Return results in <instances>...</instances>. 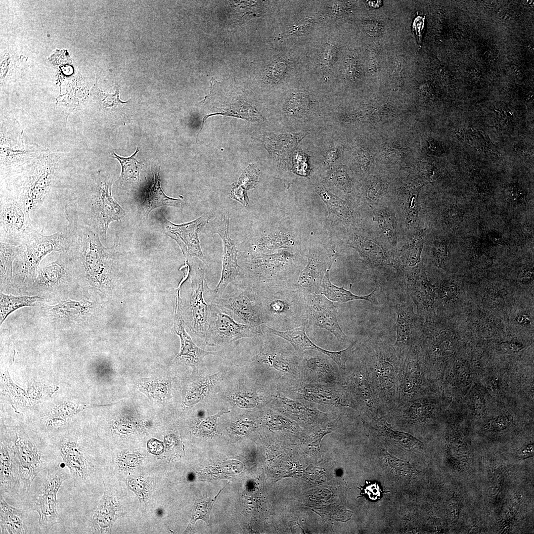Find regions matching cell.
<instances>
[{
	"label": "cell",
	"mask_w": 534,
	"mask_h": 534,
	"mask_svg": "<svg viewBox=\"0 0 534 534\" xmlns=\"http://www.w3.org/2000/svg\"><path fill=\"white\" fill-rule=\"evenodd\" d=\"M46 152L20 169L1 176V190L16 200L44 230L66 201L57 192L60 176L57 153Z\"/></svg>",
	"instance_id": "6da1fadb"
},
{
	"label": "cell",
	"mask_w": 534,
	"mask_h": 534,
	"mask_svg": "<svg viewBox=\"0 0 534 534\" xmlns=\"http://www.w3.org/2000/svg\"><path fill=\"white\" fill-rule=\"evenodd\" d=\"M359 358L368 372L381 413H391L399 403V375L403 361L393 345L380 338H372L360 347Z\"/></svg>",
	"instance_id": "7a4b0ae2"
},
{
	"label": "cell",
	"mask_w": 534,
	"mask_h": 534,
	"mask_svg": "<svg viewBox=\"0 0 534 534\" xmlns=\"http://www.w3.org/2000/svg\"><path fill=\"white\" fill-rule=\"evenodd\" d=\"M111 187L108 179L98 176L90 191L71 195L65 207L67 221L88 226L106 239L110 223L121 221L125 215V211L112 196Z\"/></svg>",
	"instance_id": "3957f363"
},
{
	"label": "cell",
	"mask_w": 534,
	"mask_h": 534,
	"mask_svg": "<svg viewBox=\"0 0 534 534\" xmlns=\"http://www.w3.org/2000/svg\"><path fill=\"white\" fill-rule=\"evenodd\" d=\"M19 432L16 445L19 470L12 493L22 500L28 497L32 483L39 473L55 467L62 460L53 443L44 442L25 431Z\"/></svg>",
	"instance_id": "277c9868"
},
{
	"label": "cell",
	"mask_w": 534,
	"mask_h": 534,
	"mask_svg": "<svg viewBox=\"0 0 534 534\" xmlns=\"http://www.w3.org/2000/svg\"><path fill=\"white\" fill-rule=\"evenodd\" d=\"M254 298L263 324L272 327L278 324L291 330L307 322L306 295L295 290L294 286L262 288L258 290Z\"/></svg>",
	"instance_id": "5b68a950"
},
{
	"label": "cell",
	"mask_w": 534,
	"mask_h": 534,
	"mask_svg": "<svg viewBox=\"0 0 534 534\" xmlns=\"http://www.w3.org/2000/svg\"><path fill=\"white\" fill-rule=\"evenodd\" d=\"M386 295L397 314L393 346L403 361L410 347L418 340L424 319L414 312V305L401 281L388 288Z\"/></svg>",
	"instance_id": "8992f818"
},
{
	"label": "cell",
	"mask_w": 534,
	"mask_h": 534,
	"mask_svg": "<svg viewBox=\"0 0 534 534\" xmlns=\"http://www.w3.org/2000/svg\"><path fill=\"white\" fill-rule=\"evenodd\" d=\"M85 441L81 434L73 431L57 435L53 443L73 480L74 487L81 492L86 491L95 471L93 456Z\"/></svg>",
	"instance_id": "52a82bcc"
},
{
	"label": "cell",
	"mask_w": 534,
	"mask_h": 534,
	"mask_svg": "<svg viewBox=\"0 0 534 534\" xmlns=\"http://www.w3.org/2000/svg\"><path fill=\"white\" fill-rule=\"evenodd\" d=\"M43 233V230L16 200L0 191V242L25 245Z\"/></svg>",
	"instance_id": "ba28073f"
},
{
	"label": "cell",
	"mask_w": 534,
	"mask_h": 534,
	"mask_svg": "<svg viewBox=\"0 0 534 534\" xmlns=\"http://www.w3.org/2000/svg\"><path fill=\"white\" fill-rule=\"evenodd\" d=\"M61 462L47 470V475L38 490L29 499L32 510L39 516V524L45 533L58 523L57 494L62 483L71 478L68 468Z\"/></svg>",
	"instance_id": "9c48e42d"
},
{
	"label": "cell",
	"mask_w": 534,
	"mask_h": 534,
	"mask_svg": "<svg viewBox=\"0 0 534 534\" xmlns=\"http://www.w3.org/2000/svg\"><path fill=\"white\" fill-rule=\"evenodd\" d=\"M71 240V233L66 226L63 230L50 235L41 234L26 244L25 250L16 257V274L23 278L34 275L41 261L47 255L66 251Z\"/></svg>",
	"instance_id": "30bf717a"
},
{
	"label": "cell",
	"mask_w": 534,
	"mask_h": 534,
	"mask_svg": "<svg viewBox=\"0 0 534 534\" xmlns=\"http://www.w3.org/2000/svg\"><path fill=\"white\" fill-rule=\"evenodd\" d=\"M211 289L208 287L205 271L198 267L191 274L187 318L190 329L198 336L204 338L209 327L212 307Z\"/></svg>",
	"instance_id": "8fae6325"
},
{
	"label": "cell",
	"mask_w": 534,
	"mask_h": 534,
	"mask_svg": "<svg viewBox=\"0 0 534 534\" xmlns=\"http://www.w3.org/2000/svg\"><path fill=\"white\" fill-rule=\"evenodd\" d=\"M403 271L401 280L415 306L417 314L426 321L437 319L435 311L436 287L427 278L422 267H400Z\"/></svg>",
	"instance_id": "7c38bea8"
},
{
	"label": "cell",
	"mask_w": 534,
	"mask_h": 534,
	"mask_svg": "<svg viewBox=\"0 0 534 534\" xmlns=\"http://www.w3.org/2000/svg\"><path fill=\"white\" fill-rule=\"evenodd\" d=\"M345 386L358 407V412L378 418L381 413L378 401L363 363L358 358L357 362L342 370Z\"/></svg>",
	"instance_id": "4fadbf2b"
},
{
	"label": "cell",
	"mask_w": 534,
	"mask_h": 534,
	"mask_svg": "<svg viewBox=\"0 0 534 534\" xmlns=\"http://www.w3.org/2000/svg\"><path fill=\"white\" fill-rule=\"evenodd\" d=\"M9 130L5 126L1 128L0 157L1 175L15 171L25 166L43 153L49 151L38 145H27L22 139V132Z\"/></svg>",
	"instance_id": "5bb4252c"
},
{
	"label": "cell",
	"mask_w": 534,
	"mask_h": 534,
	"mask_svg": "<svg viewBox=\"0 0 534 534\" xmlns=\"http://www.w3.org/2000/svg\"><path fill=\"white\" fill-rule=\"evenodd\" d=\"M286 388L288 394L295 399L324 406L352 408L358 412L356 402L345 387H331L300 381Z\"/></svg>",
	"instance_id": "9a60e30c"
},
{
	"label": "cell",
	"mask_w": 534,
	"mask_h": 534,
	"mask_svg": "<svg viewBox=\"0 0 534 534\" xmlns=\"http://www.w3.org/2000/svg\"><path fill=\"white\" fill-rule=\"evenodd\" d=\"M214 233L218 234L222 241V270L220 281L214 290V297H221L225 289L240 274L237 263L238 251L229 234V214L227 210L219 213L212 222Z\"/></svg>",
	"instance_id": "2e32d148"
},
{
	"label": "cell",
	"mask_w": 534,
	"mask_h": 534,
	"mask_svg": "<svg viewBox=\"0 0 534 534\" xmlns=\"http://www.w3.org/2000/svg\"><path fill=\"white\" fill-rule=\"evenodd\" d=\"M261 328L236 322L214 303L204 339L209 345L229 343L241 338L257 336L261 333Z\"/></svg>",
	"instance_id": "e0dca14e"
},
{
	"label": "cell",
	"mask_w": 534,
	"mask_h": 534,
	"mask_svg": "<svg viewBox=\"0 0 534 534\" xmlns=\"http://www.w3.org/2000/svg\"><path fill=\"white\" fill-rule=\"evenodd\" d=\"M212 216L206 213L193 221L179 224L172 223L162 216L161 222L165 233L177 242L186 259L195 257L204 262L198 233Z\"/></svg>",
	"instance_id": "ac0fdd59"
},
{
	"label": "cell",
	"mask_w": 534,
	"mask_h": 534,
	"mask_svg": "<svg viewBox=\"0 0 534 534\" xmlns=\"http://www.w3.org/2000/svg\"><path fill=\"white\" fill-rule=\"evenodd\" d=\"M324 355L320 352L300 354V381L331 387H345L341 373Z\"/></svg>",
	"instance_id": "d6986e66"
},
{
	"label": "cell",
	"mask_w": 534,
	"mask_h": 534,
	"mask_svg": "<svg viewBox=\"0 0 534 534\" xmlns=\"http://www.w3.org/2000/svg\"><path fill=\"white\" fill-rule=\"evenodd\" d=\"M306 324V323H303L295 328L285 331L273 329L264 324L262 325V327L267 332L288 341L298 354H300L306 350L319 352L335 362L339 369L345 370L356 341L352 343L349 347L343 350L336 352L326 350L315 344L309 338L305 331Z\"/></svg>",
	"instance_id": "ffe728a7"
},
{
	"label": "cell",
	"mask_w": 534,
	"mask_h": 534,
	"mask_svg": "<svg viewBox=\"0 0 534 534\" xmlns=\"http://www.w3.org/2000/svg\"><path fill=\"white\" fill-rule=\"evenodd\" d=\"M306 296L308 324L326 330L339 342H345L347 337L339 324L337 308L333 302L322 294H308Z\"/></svg>",
	"instance_id": "44dd1931"
},
{
	"label": "cell",
	"mask_w": 534,
	"mask_h": 534,
	"mask_svg": "<svg viewBox=\"0 0 534 534\" xmlns=\"http://www.w3.org/2000/svg\"><path fill=\"white\" fill-rule=\"evenodd\" d=\"M422 357L417 341L409 349L400 367L399 404L419 398L422 384Z\"/></svg>",
	"instance_id": "7402d4cb"
},
{
	"label": "cell",
	"mask_w": 534,
	"mask_h": 534,
	"mask_svg": "<svg viewBox=\"0 0 534 534\" xmlns=\"http://www.w3.org/2000/svg\"><path fill=\"white\" fill-rule=\"evenodd\" d=\"M290 350L281 349L277 346H267L254 357L259 363L269 367L287 376L294 384L301 381L300 354Z\"/></svg>",
	"instance_id": "603a6c76"
},
{
	"label": "cell",
	"mask_w": 534,
	"mask_h": 534,
	"mask_svg": "<svg viewBox=\"0 0 534 534\" xmlns=\"http://www.w3.org/2000/svg\"><path fill=\"white\" fill-rule=\"evenodd\" d=\"M275 400L280 413L296 421L312 424L329 418V414L323 412L310 402L292 399L282 394L275 397Z\"/></svg>",
	"instance_id": "cb8c5ba5"
},
{
	"label": "cell",
	"mask_w": 534,
	"mask_h": 534,
	"mask_svg": "<svg viewBox=\"0 0 534 534\" xmlns=\"http://www.w3.org/2000/svg\"><path fill=\"white\" fill-rule=\"evenodd\" d=\"M2 435L0 453V492L12 493L19 474V462L16 445Z\"/></svg>",
	"instance_id": "d4e9b609"
},
{
	"label": "cell",
	"mask_w": 534,
	"mask_h": 534,
	"mask_svg": "<svg viewBox=\"0 0 534 534\" xmlns=\"http://www.w3.org/2000/svg\"><path fill=\"white\" fill-rule=\"evenodd\" d=\"M212 301L221 309L232 312L245 324L256 327L263 325L255 298L253 301L245 292L229 298H213Z\"/></svg>",
	"instance_id": "484cf974"
},
{
	"label": "cell",
	"mask_w": 534,
	"mask_h": 534,
	"mask_svg": "<svg viewBox=\"0 0 534 534\" xmlns=\"http://www.w3.org/2000/svg\"><path fill=\"white\" fill-rule=\"evenodd\" d=\"M103 484L104 494L89 524V529L92 533H110L119 515V504L114 491L105 482H103Z\"/></svg>",
	"instance_id": "4316f807"
},
{
	"label": "cell",
	"mask_w": 534,
	"mask_h": 534,
	"mask_svg": "<svg viewBox=\"0 0 534 534\" xmlns=\"http://www.w3.org/2000/svg\"><path fill=\"white\" fill-rule=\"evenodd\" d=\"M160 169L156 170L151 184L144 191L138 201L137 209L143 219H147L154 209L164 206L180 208L182 206L181 199H176L167 196L163 192L160 184Z\"/></svg>",
	"instance_id": "83f0119b"
},
{
	"label": "cell",
	"mask_w": 534,
	"mask_h": 534,
	"mask_svg": "<svg viewBox=\"0 0 534 534\" xmlns=\"http://www.w3.org/2000/svg\"><path fill=\"white\" fill-rule=\"evenodd\" d=\"M332 265H329L322 281L320 294L324 295L331 301L345 303L354 300H365L375 305L385 304L387 301L386 293L383 288L376 286L374 290L369 294L359 296L353 294L351 290L338 287L332 284L329 279V270Z\"/></svg>",
	"instance_id": "f1b7e54d"
},
{
	"label": "cell",
	"mask_w": 534,
	"mask_h": 534,
	"mask_svg": "<svg viewBox=\"0 0 534 534\" xmlns=\"http://www.w3.org/2000/svg\"><path fill=\"white\" fill-rule=\"evenodd\" d=\"M180 288H178L174 318V329L179 336L180 350L178 357L184 358L192 363H198L206 356L216 355L217 352L204 351L197 346L192 341L184 328V321L181 312Z\"/></svg>",
	"instance_id": "f546056e"
},
{
	"label": "cell",
	"mask_w": 534,
	"mask_h": 534,
	"mask_svg": "<svg viewBox=\"0 0 534 534\" xmlns=\"http://www.w3.org/2000/svg\"><path fill=\"white\" fill-rule=\"evenodd\" d=\"M292 257V255L285 252L270 255H256L252 257L249 260V267L257 278L266 282L272 279L284 270L290 263Z\"/></svg>",
	"instance_id": "4dcf8cb0"
},
{
	"label": "cell",
	"mask_w": 534,
	"mask_h": 534,
	"mask_svg": "<svg viewBox=\"0 0 534 534\" xmlns=\"http://www.w3.org/2000/svg\"><path fill=\"white\" fill-rule=\"evenodd\" d=\"M308 263L300 273L293 286L295 290L305 295L320 294L323 274L329 265L312 256L308 257Z\"/></svg>",
	"instance_id": "1f68e13d"
},
{
	"label": "cell",
	"mask_w": 534,
	"mask_h": 534,
	"mask_svg": "<svg viewBox=\"0 0 534 534\" xmlns=\"http://www.w3.org/2000/svg\"><path fill=\"white\" fill-rule=\"evenodd\" d=\"M0 527L1 534H28V512L9 505L0 494Z\"/></svg>",
	"instance_id": "d6a6232c"
},
{
	"label": "cell",
	"mask_w": 534,
	"mask_h": 534,
	"mask_svg": "<svg viewBox=\"0 0 534 534\" xmlns=\"http://www.w3.org/2000/svg\"><path fill=\"white\" fill-rule=\"evenodd\" d=\"M356 249L361 257L372 267L399 266L382 246L376 242L358 236L355 238Z\"/></svg>",
	"instance_id": "836d02e7"
},
{
	"label": "cell",
	"mask_w": 534,
	"mask_h": 534,
	"mask_svg": "<svg viewBox=\"0 0 534 534\" xmlns=\"http://www.w3.org/2000/svg\"><path fill=\"white\" fill-rule=\"evenodd\" d=\"M138 151V148L136 147L134 153L128 158L121 157L114 152L112 153L113 157L117 159L121 166L122 171L119 178L121 183H135L140 180L143 164L136 158Z\"/></svg>",
	"instance_id": "e575fe53"
},
{
	"label": "cell",
	"mask_w": 534,
	"mask_h": 534,
	"mask_svg": "<svg viewBox=\"0 0 534 534\" xmlns=\"http://www.w3.org/2000/svg\"><path fill=\"white\" fill-rule=\"evenodd\" d=\"M38 296H15L0 293V324L4 321L8 314L15 310L24 306H32L41 300Z\"/></svg>",
	"instance_id": "d590c367"
},
{
	"label": "cell",
	"mask_w": 534,
	"mask_h": 534,
	"mask_svg": "<svg viewBox=\"0 0 534 534\" xmlns=\"http://www.w3.org/2000/svg\"><path fill=\"white\" fill-rule=\"evenodd\" d=\"M25 249V245L14 246L0 243L1 280L5 281L11 278L13 262Z\"/></svg>",
	"instance_id": "8d00e7d4"
},
{
	"label": "cell",
	"mask_w": 534,
	"mask_h": 534,
	"mask_svg": "<svg viewBox=\"0 0 534 534\" xmlns=\"http://www.w3.org/2000/svg\"><path fill=\"white\" fill-rule=\"evenodd\" d=\"M223 488L222 489L214 498H198L196 500L193 506L190 521L184 533L195 532V523L197 520H202L208 525L209 524L211 511L214 503Z\"/></svg>",
	"instance_id": "74e56055"
},
{
	"label": "cell",
	"mask_w": 534,
	"mask_h": 534,
	"mask_svg": "<svg viewBox=\"0 0 534 534\" xmlns=\"http://www.w3.org/2000/svg\"><path fill=\"white\" fill-rule=\"evenodd\" d=\"M436 300L441 311H445L451 304L456 301L459 293V288L453 281L449 279L442 280L436 286Z\"/></svg>",
	"instance_id": "f35d334b"
},
{
	"label": "cell",
	"mask_w": 534,
	"mask_h": 534,
	"mask_svg": "<svg viewBox=\"0 0 534 534\" xmlns=\"http://www.w3.org/2000/svg\"><path fill=\"white\" fill-rule=\"evenodd\" d=\"M423 240L421 234L415 237L400 257L403 267H413L419 264L423 248Z\"/></svg>",
	"instance_id": "ab89813d"
},
{
	"label": "cell",
	"mask_w": 534,
	"mask_h": 534,
	"mask_svg": "<svg viewBox=\"0 0 534 534\" xmlns=\"http://www.w3.org/2000/svg\"><path fill=\"white\" fill-rule=\"evenodd\" d=\"M382 233L392 244L396 242V226L393 214L385 209L380 210L375 216Z\"/></svg>",
	"instance_id": "60d3db41"
},
{
	"label": "cell",
	"mask_w": 534,
	"mask_h": 534,
	"mask_svg": "<svg viewBox=\"0 0 534 534\" xmlns=\"http://www.w3.org/2000/svg\"><path fill=\"white\" fill-rule=\"evenodd\" d=\"M90 302H78L75 301L62 302L57 305L51 308V311L56 315L69 316L75 314H84L89 312L91 307Z\"/></svg>",
	"instance_id": "b9f144b4"
},
{
	"label": "cell",
	"mask_w": 534,
	"mask_h": 534,
	"mask_svg": "<svg viewBox=\"0 0 534 534\" xmlns=\"http://www.w3.org/2000/svg\"><path fill=\"white\" fill-rule=\"evenodd\" d=\"M316 192L325 202L330 212L344 219L349 218L350 212L340 199L321 188H317Z\"/></svg>",
	"instance_id": "7bdbcfd3"
},
{
	"label": "cell",
	"mask_w": 534,
	"mask_h": 534,
	"mask_svg": "<svg viewBox=\"0 0 534 534\" xmlns=\"http://www.w3.org/2000/svg\"><path fill=\"white\" fill-rule=\"evenodd\" d=\"M260 176V170L254 164H249L240 175L237 185L247 190L256 188Z\"/></svg>",
	"instance_id": "ee69618b"
},
{
	"label": "cell",
	"mask_w": 534,
	"mask_h": 534,
	"mask_svg": "<svg viewBox=\"0 0 534 534\" xmlns=\"http://www.w3.org/2000/svg\"><path fill=\"white\" fill-rule=\"evenodd\" d=\"M434 264L436 268L442 269L445 267L448 258L447 247L445 240L438 238L434 243L432 249Z\"/></svg>",
	"instance_id": "f6af8a7d"
},
{
	"label": "cell",
	"mask_w": 534,
	"mask_h": 534,
	"mask_svg": "<svg viewBox=\"0 0 534 534\" xmlns=\"http://www.w3.org/2000/svg\"><path fill=\"white\" fill-rule=\"evenodd\" d=\"M95 93L97 97L100 105L104 108H111L118 105L127 103L128 101H123L119 98V89L117 88L114 93L110 94L104 92L98 87L97 82L95 84Z\"/></svg>",
	"instance_id": "bcb514c9"
},
{
	"label": "cell",
	"mask_w": 534,
	"mask_h": 534,
	"mask_svg": "<svg viewBox=\"0 0 534 534\" xmlns=\"http://www.w3.org/2000/svg\"><path fill=\"white\" fill-rule=\"evenodd\" d=\"M360 496H364L370 501L375 502L380 500L385 491L377 481H366L363 486H361Z\"/></svg>",
	"instance_id": "7dc6e473"
},
{
	"label": "cell",
	"mask_w": 534,
	"mask_h": 534,
	"mask_svg": "<svg viewBox=\"0 0 534 534\" xmlns=\"http://www.w3.org/2000/svg\"><path fill=\"white\" fill-rule=\"evenodd\" d=\"M231 397L236 405L240 408H253L264 401L263 399L256 392L238 393Z\"/></svg>",
	"instance_id": "c3c4849f"
},
{
	"label": "cell",
	"mask_w": 534,
	"mask_h": 534,
	"mask_svg": "<svg viewBox=\"0 0 534 534\" xmlns=\"http://www.w3.org/2000/svg\"><path fill=\"white\" fill-rule=\"evenodd\" d=\"M320 18V15L316 14L304 18L292 26L282 36L287 37L304 34L308 32Z\"/></svg>",
	"instance_id": "681fc988"
},
{
	"label": "cell",
	"mask_w": 534,
	"mask_h": 534,
	"mask_svg": "<svg viewBox=\"0 0 534 534\" xmlns=\"http://www.w3.org/2000/svg\"><path fill=\"white\" fill-rule=\"evenodd\" d=\"M229 412L230 410H226L223 409L220 411L218 413L206 418L197 426V432L205 436H209L213 435L216 431L218 418L223 414Z\"/></svg>",
	"instance_id": "f907efd6"
},
{
	"label": "cell",
	"mask_w": 534,
	"mask_h": 534,
	"mask_svg": "<svg viewBox=\"0 0 534 534\" xmlns=\"http://www.w3.org/2000/svg\"><path fill=\"white\" fill-rule=\"evenodd\" d=\"M306 97L305 94L301 92L292 94L287 101L288 110L289 109L292 114L304 111V109L307 107L306 104L308 103V98Z\"/></svg>",
	"instance_id": "816d5d0a"
},
{
	"label": "cell",
	"mask_w": 534,
	"mask_h": 534,
	"mask_svg": "<svg viewBox=\"0 0 534 534\" xmlns=\"http://www.w3.org/2000/svg\"><path fill=\"white\" fill-rule=\"evenodd\" d=\"M513 420L511 415L498 416L490 420L484 426L489 431H498L506 428Z\"/></svg>",
	"instance_id": "f5cc1de1"
},
{
	"label": "cell",
	"mask_w": 534,
	"mask_h": 534,
	"mask_svg": "<svg viewBox=\"0 0 534 534\" xmlns=\"http://www.w3.org/2000/svg\"><path fill=\"white\" fill-rule=\"evenodd\" d=\"M386 456L388 464L394 469L403 473H410L413 471V467L409 463L399 459L389 453H387Z\"/></svg>",
	"instance_id": "db71d44e"
},
{
	"label": "cell",
	"mask_w": 534,
	"mask_h": 534,
	"mask_svg": "<svg viewBox=\"0 0 534 534\" xmlns=\"http://www.w3.org/2000/svg\"><path fill=\"white\" fill-rule=\"evenodd\" d=\"M215 379V378L214 376H210L209 377L205 378L204 380H202V381L198 384V386H197L194 390V396L195 397L192 402L193 403L198 402L202 397L205 396Z\"/></svg>",
	"instance_id": "11a10c76"
},
{
	"label": "cell",
	"mask_w": 534,
	"mask_h": 534,
	"mask_svg": "<svg viewBox=\"0 0 534 534\" xmlns=\"http://www.w3.org/2000/svg\"><path fill=\"white\" fill-rule=\"evenodd\" d=\"M445 217L447 224L452 228H456L462 221L463 213L457 207H452L446 212Z\"/></svg>",
	"instance_id": "9f6ffc18"
},
{
	"label": "cell",
	"mask_w": 534,
	"mask_h": 534,
	"mask_svg": "<svg viewBox=\"0 0 534 534\" xmlns=\"http://www.w3.org/2000/svg\"><path fill=\"white\" fill-rule=\"evenodd\" d=\"M332 44L327 43L324 46L322 54V62L323 68L328 70L334 62L336 50Z\"/></svg>",
	"instance_id": "6f0895ef"
},
{
	"label": "cell",
	"mask_w": 534,
	"mask_h": 534,
	"mask_svg": "<svg viewBox=\"0 0 534 534\" xmlns=\"http://www.w3.org/2000/svg\"><path fill=\"white\" fill-rule=\"evenodd\" d=\"M230 195L232 199L235 200L245 207L249 205V199L248 197L247 191L242 189L237 184H232L230 192Z\"/></svg>",
	"instance_id": "680465c9"
},
{
	"label": "cell",
	"mask_w": 534,
	"mask_h": 534,
	"mask_svg": "<svg viewBox=\"0 0 534 534\" xmlns=\"http://www.w3.org/2000/svg\"><path fill=\"white\" fill-rule=\"evenodd\" d=\"M425 17L418 16L414 19L412 29L413 33L416 36L418 42L420 44L421 42L422 34L425 29Z\"/></svg>",
	"instance_id": "91938a15"
},
{
	"label": "cell",
	"mask_w": 534,
	"mask_h": 534,
	"mask_svg": "<svg viewBox=\"0 0 534 534\" xmlns=\"http://www.w3.org/2000/svg\"><path fill=\"white\" fill-rule=\"evenodd\" d=\"M500 351L504 353H516L520 351L524 346L518 343L503 342L499 345Z\"/></svg>",
	"instance_id": "94428289"
},
{
	"label": "cell",
	"mask_w": 534,
	"mask_h": 534,
	"mask_svg": "<svg viewBox=\"0 0 534 534\" xmlns=\"http://www.w3.org/2000/svg\"><path fill=\"white\" fill-rule=\"evenodd\" d=\"M473 260L474 264L480 267H487L491 263L490 258L485 254H475Z\"/></svg>",
	"instance_id": "6125c7cd"
},
{
	"label": "cell",
	"mask_w": 534,
	"mask_h": 534,
	"mask_svg": "<svg viewBox=\"0 0 534 534\" xmlns=\"http://www.w3.org/2000/svg\"><path fill=\"white\" fill-rule=\"evenodd\" d=\"M533 270L532 269H527L523 272L520 280L522 282H528L533 279Z\"/></svg>",
	"instance_id": "be15d7a7"
},
{
	"label": "cell",
	"mask_w": 534,
	"mask_h": 534,
	"mask_svg": "<svg viewBox=\"0 0 534 534\" xmlns=\"http://www.w3.org/2000/svg\"><path fill=\"white\" fill-rule=\"evenodd\" d=\"M517 320L520 323H526L528 322L529 318L526 315H522L519 316Z\"/></svg>",
	"instance_id": "e7e4bbea"
}]
</instances>
